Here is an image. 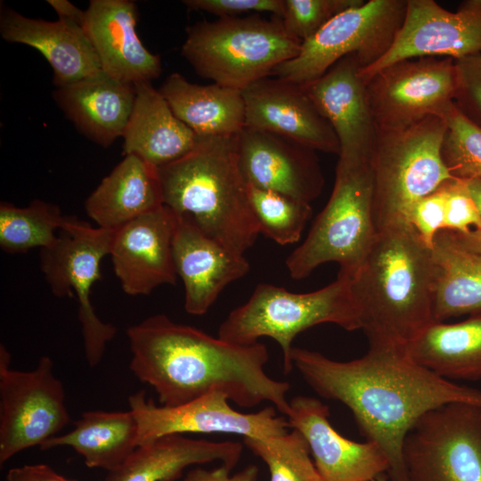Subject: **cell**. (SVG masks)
<instances>
[{
  "label": "cell",
  "mask_w": 481,
  "mask_h": 481,
  "mask_svg": "<svg viewBox=\"0 0 481 481\" xmlns=\"http://www.w3.org/2000/svg\"><path fill=\"white\" fill-rule=\"evenodd\" d=\"M122 138L124 155H135L157 168L187 154L198 141L151 82L135 85V105Z\"/></svg>",
  "instance_id": "26"
},
{
  "label": "cell",
  "mask_w": 481,
  "mask_h": 481,
  "mask_svg": "<svg viewBox=\"0 0 481 481\" xmlns=\"http://www.w3.org/2000/svg\"><path fill=\"white\" fill-rule=\"evenodd\" d=\"M454 233L463 247L481 257V230L472 229L466 233Z\"/></svg>",
  "instance_id": "44"
},
{
  "label": "cell",
  "mask_w": 481,
  "mask_h": 481,
  "mask_svg": "<svg viewBox=\"0 0 481 481\" xmlns=\"http://www.w3.org/2000/svg\"><path fill=\"white\" fill-rule=\"evenodd\" d=\"M58 205L34 200L25 208L0 204V248L8 254L52 246L66 220Z\"/></svg>",
  "instance_id": "32"
},
{
  "label": "cell",
  "mask_w": 481,
  "mask_h": 481,
  "mask_svg": "<svg viewBox=\"0 0 481 481\" xmlns=\"http://www.w3.org/2000/svg\"><path fill=\"white\" fill-rule=\"evenodd\" d=\"M322 323L346 330H361L351 280L338 276L329 285L307 293L259 283L243 305L234 308L218 328V338L236 345H252L268 337L282 352V370H293L292 342L302 331Z\"/></svg>",
  "instance_id": "6"
},
{
  "label": "cell",
  "mask_w": 481,
  "mask_h": 481,
  "mask_svg": "<svg viewBox=\"0 0 481 481\" xmlns=\"http://www.w3.org/2000/svg\"><path fill=\"white\" fill-rule=\"evenodd\" d=\"M445 205L446 194L443 183L435 192L419 200L409 211L407 222L430 249L437 232L444 230Z\"/></svg>",
  "instance_id": "39"
},
{
  "label": "cell",
  "mask_w": 481,
  "mask_h": 481,
  "mask_svg": "<svg viewBox=\"0 0 481 481\" xmlns=\"http://www.w3.org/2000/svg\"><path fill=\"white\" fill-rule=\"evenodd\" d=\"M481 53V0L450 12L434 0H407L404 21L387 52L360 74L366 83L380 69L405 59L458 60Z\"/></svg>",
  "instance_id": "15"
},
{
  "label": "cell",
  "mask_w": 481,
  "mask_h": 481,
  "mask_svg": "<svg viewBox=\"0 0 481 481\" xmlns=\"http://www.w3.org/2000/svg\"><path fill=\"white\" fill-rule=\"evenodd\" d=\"M173 258L184 286V309L193 315L206 314L224 289L244 277L250 268L244 256L228 250L180 217L173 240Z\"/></svg>",
  "instance_id": "22"
},
{
  "label": "cell",
  "mask_w": 481,
  "mask_h": 481,
  "mask_svg": "<svg viewBox=\"0 0 481 481\" xmlns=\"http://www.w3.org/2000/svg\"><path fill=\"white\" fill-rule=\"evenodd\" d=\"M243 441L267 466L269 481H324L306 440L296 429L266 438L244 437Z\"/></svg>",
  "instance_id": "33"
},
{
  "label": "cell",
  "mask_w": 481,
  "mask_h": 481,
  "mask_svg": "<svg viewBox=\"0 0 481 481\" xmlns=\"http://www.w3.org/2000/svg\"><path fill=\"white\" fill-rule=\"evenodd\" d=\"M183 4L192 11L218 16L237 17L249 12H270L281 17L284 0H184Z\"/></svg>",
  "instance_id": "40"
},
{
  "label": "cell",
  "mask_w": 481,
  "mask_h": 481,
  "mask_svg": "<svg viewBox=\"0 0 481 481\" xmlns=\"http://www.w3.org/2000/svg\"><path fill=\"white\" fill-rule=\"evenodd\" d=\"M68 446L84 458L88 468L114 470L139 446V425L134 412L88 411L74 428L46 442L40 449Z\"/></svg>",
  "instance_id": "30"
},
{
  "label": "cell",
  "mask_w": 481,
  "mask_h": 481,
  "mask_svg": "<svg viewBox=\"0 0 481 481\" xmlns=\"http://www.w3.org/2000/svg\"><path fill=\"white\" fill-rule=\"evenodd\" d=\"M177 223L176 214L163 205L114 231L109 256L125 293L145 296L159 286L175 284Z\"/></svg>",
  "instance_id": "17"
},
{
  "label": "cell",
  "mask_w": 481,
  "mask_h": 481,
  "mask_svg": "<svg viewBox=\"0 0 481 481\" xmlns=\"http://www.w3.org/2000/svg\"><path fill=\"white\" fill-rule=\"evenodd\" d=\"M139 425V446L170 435L230 434L266 438L287 432V419L266 406L256 412L233 409L228 397L213 392L177 406L157 405L143 390L128 398Z\"/></svg>",
  "instance_id": "14"
},
{
  "label": "cell",
  "mask_w": 481,
  "mask_h": 481,
  "mask_svg": "<svg viewBox=\"0 0 481 481\" xmlns=\"http://www.w3.org/2000/svg\"><path fill=\"white\" fill-rule=\"evenodd\" d=\"M403 458L409 481H481V407L429 411L407 434Z\"/></svg>",
  "instance_id": "12"
},
{
  "label": "cell",
  "mask_w": 481,
  "mask_h": 481,
  "mask_svg": "<svg viewBox=\"0 0 481 481\" xmlns=\"http://www.w3.org/2000/svg\"><path fill=\"white\" fill-rule=\"evenodd\" d=\"M445 123L441 157L452 176L481 178V128L450 102L438 115Z\"/></svg>",
  "instance_id": "35"
},
{
  "label": "cell",
  "mask_w": 481,
  "mask_h": 481,
  "mask_svg": "<svg viewBox=\"0 0 481 481\" xmlns=\"http://www.w3.org/2000/svg\"><path fill=\"white\" fill-rule=\"evenodd\" d=\"M372 481H389L387 476L386 474L380 475Z\"/></svg>",
  "instance_id": "46"
},
{
  "label": "cell",
  "mask_w": 481,
  "mask_h": 481,
  "mask_svg": "<svg viewBox=\"0 0 481 481\" xmlns=\"http://www.w3.org/2000/svg\"><path fill=\"white\" fill-rule=\"evenodd\" d=\"M159 91L174 114L198 136H233L245 127V104L240 90L215 83L193 84L174 72Z\"/></svg>",
  "instance_id": "28"
},
{
  "label": "cell",
  "mask_w": 481,
  "mask_h": 481,
  "mask_svg": "<svg viewBox=\"0 0 481 481\" xmlns=\"http://www.w3.org/2000/svg\"><path fill=\"white\" fill-rule=\"evenodd\" d=\"M69 420L64 387L52 359L44 355L33 370H15L1 344L0 464L60 435Z\"/></svg>",
  "instance_id": "11"
},
{
  "label": "cell",
  "mask_w": 481,
  "mask_h": 481,
  "mask_svg": "<svg viewBox=\"0 0 481 481\" xmlns=\"http://www.w3.org/2000/svg\"><path fill=\"white\" fill-rule=\"evenodd\" d=\"M377 233L370 159H338L327 204L305 240L286 258L289 276L301 280L318 266L335 262L339 266L338 276L351 280L366 258Z\"/></svg>",
  "instance_id": "7"
},
{
  "label": "cell",
  "mask_w": 481,
  "mask_h": 481,
  "mask_svg": "<svg viewBox=\"0 0 481 481\" xmlns=\"http://www.w3.org/2000/svg\"><path fill=\"white\" fill-rule=\"evenodd\" d=\"M114 231L66 216L56 241L40 249V269L51 292L77 301L85 355L91 367L101 362L117 333L113 324L99 318L91 301V290L101 278V262L110 254Z\"/></svg>",
  "instance_id": "9"
},
{
  "label": "cell",
  "mask_w": 481,
  "mask_h": 481,
  "mask_svg": "<svg viewBox=\"0 0 481 481\" xmlns=\"http://www.w3.org/2000/svg\"><path fill=\"white\" fill-rule=\"evenodd\" d=\"M445 123L431 115L404 128L378 130L370 157L377 231L407 222L412 207L452 179L441 157Z\"/></svg>",
  "instance_id": "8"
},
{
  "label": "cell",
  "mask_w": 481,
  "mask_h": 481,
  "mask_svg": "<svg viewBox=\"0 0 481 481\" xmlns=\"http://www.w3.org/2000/svg\"><path fill=\"white\" fill-rule=\"evenodd\" d=\"M242 452L240 442L166 436L138 446L103 481H176L187 468L214 461L232 469Z\"/></svg>",
  "instance_id": "25"
},
{
  "label": "cell",
  "mask_w": 481,
  "mask_h": 481,
  "mask_svg": "<svg viewBox=\"0 0 481 481\" xmlns=\"http://www.w3.org/2000/svg\"><path fill=\"white\" fill-rule=\"evenodd\" d=\"M405 353L445 379H481V313L460 322L431 323L408 344Z\"/></svg>",
  "instance_id": "29"
},
{
  "label": "cell",
  "mask_w": 481,
  "mask_h": 481,
  "mask_svg": "<svg viewBox=\"0 0 481 481\" xmlns=\"http://www.w3.org/2000/svg\"><path fill=\"white\" fill-rule=\"evenodd\" d=\"M6 481H79L68 478L45 463L26 464L8 470Z\"/></svg>",
  "instance_id": "42"
},
{
  "label": "cell",
  "mask_w": 481,
  "mask_h": 481,
  "mask_svg": "<svg viewBox=\"0 0 481 481\" xmlns=\"http://www.w3.org/2000/svg\"><path fill=\"white\" fill-rule=\"evenodd\" d=\"M247 185L260 233L280 245L298 241L312 216L311 204L276 192Z\"/></svg>",
  "instance_id": "34"
},
{
  "label": "cell",
  "mask_w": 481,
  "mask_h": 481,
  "mask_svg": "<svg viewBox=\"0 0 481 481\" xmlns=\"http://www.w3.org/2000/svg\"><path fill=\"white\" fill-rule=\"evenodd\" d=\"M455 89L452 102L481 128V53L454 60Z\"/></svg>",
  "instance_id": "37"
},
{
  "label": "cell",
  "mask_w": 481,
  "mask_h": 481,
  "mask_svg": "<svg viewBox=\"0 0 481 481\" xmlns=\"http://www.w3.org/2000/svg\"><path fill=\"white\" fill-rule=\"evenodd\" d=\"M0 35L7 42L26 45L39 51L52 67L53 83L56 88L102 70L84 28L73 21L29 18L2 4Z\"/></svg>",
  "instance_id": "23"
},
{
  "label": "cell",
  "mask_w": 481,
  "mask_h": 481,
  "mask_svg": "<svg viewBox=\"0 0 481 481\" xmlns=\"http://www.w3.org/2000/svg\"><path fill=\"white\" fill-rule=\"evenodd\" d=\"M465 180V179H464ZM469 192L481 216V178L465 180Z\"/></svg>",
  "instance_id": "45"
},
{
  "label": "cell",
  "mask_w": 481,
  "mask_h": 481,
  "mask_svg": "<svg viewBox=\"0 0 481 481\" xmlns=\"http://www.w3.org/2000/svg\"><path fill=\"white\" fill-rule=\"evenodd\" d=\"M237 162L246 183L309 203L323 175L315 151L285 137L244 127L236 135Z\"/></svg>",
  "instance_id": "16"
},
{
  "label": "cell",
  "mask_w": 481,
  "mask_h": 481,
  "mask_svg": "<svg viewBox=\"0 0 481 481\" xmlns=\"http://www.w3.org/2000/svg\"><path fill=\"white\" fill-rule=\"evenodd\" d=\"M432 253L435 322L481 313V257L447 230L436 235Z\"/></svg>",
  "instance_id": "31"
},
{
  "label": "cell",
  "mask_w": 481,
  "mask_h": 481,
  "mask_svg": "<svg viewBox=\"0 0 481 481\" xmlns=\"http://www.w3.org/2000/svg\"><path fill=\"white\" fill-rule=\"evenodd\" d=\"M163 204L228 250L242 255L260 233L240 171L236 135L198 136L193 149L159 168Z\"/></svg>",
  "instance_id": "4"
},
{
  "label": "cell",
  "mask_w": 481,
  "mask_h": 481,
  "mask_svg": "<svg viewBox=\"0 0 481 481\" xmlns=\"http://www.w3.org/2000/svg\"><path fill=\"white\" fill-rule=\"evenodd\" d=\"M46 3L55 11L59 19L77 23L84 28L86 11H82L68 0H47Z\"/></svg>",
  "instance_id": "43"
},
{
  "label": "cell",
  "mask_w": 481,
  "mask_h": 481,
  "mask_svg": "<svg viewBox=\"0 0 481 481\" xmlns=\"http://www.w3.org/2000/svg\"><path fill=\"white\" fill-rule=\"evenodd\" d=\"M406 5L407 0H370L340 12L303 41L298 54L279 65L273 76L305 86L351 53L363 68L371 66L391 46Z\"/></svg>",
  "instance_id": "10"
},
{
  "label": "cell",
  "mask_w": 481,
  "mask_h": 481,
  "mask_svg": "<svg viewBox=\"0 0 481 481\" xmlns=\"http://www.w3.org/2000/svg\"><path fill=\"white\" fill-rule=\"evenodd\" d=\"M231 470L223 465L212 469L197 467L189 470L182 481H257V479L258 468L256 465H249L233 475H231Z\"/></svg>",
  "instance_id": "41"
},
{
  "label": "cell",
  "mask_w": 481,
  "mask_h": 481,
  "mask_svg": "<svg viewBox=\"0 0 481 481\" xmlns=\"http://www.w3.org/2000/svg\"><path fill=\"white\" fill-rule=\"evenodd\" d=\"M137 6L131 0H91L84 29L102 70L122 82H151L162 72L160 57L150 52L136 33Z\"/></svg>",
  "instance_id": "21"
},
{
  "label": "cell",
  "mask_w": 481,
  "mask_h": 481,
  "mask_svg": "<svg viewBox=\"0 0 481 481\" xmlns=\"http://www.w3.org/2000/svg\"><path fill=\"white\" fill-rule=\"evenodd\" d=\"M301 44L286 31L280 17L251 14L189 26L181 55L199 76L242 91L273 76L279 65L298 54Z\"/></svg>",
  "instance_id": "5"
},
{
  "label": "cell",
  "mask_w": 481,
  "mask_h": 481,
  "mask_svg": "<svg viewBox=\"0 0 481 481\" xmlns=\"http://www.w3.org/2000/svg\"><path fill=\"white\" fill-rule=\"evenodd\" d=\"M291 360L319 395L345 404L361 433L383 450L389 481H409L404 442L424 414L451 403L481 407L480 389L439 377L412 361L405 349L370 346L363 356L342 362L293 347Z\"/></svg>",
  "instance_id": "1"
},
{
  "label": "cell",
  "mask_w": 481,
  "mask_h": 481,
  "mask_svg": "<svg viewBox=\"0 0 481 481\" xmlns=\"http://www.w3.org/2000/svg\"><path fill=\"white\" fill-rule=\"evenodd\" d=\"M363 0H284L281 20L286 31L301 42L312 37L340 12Z\"/></svg>",
  "instance_id": "36"
},
{
  "label": "cell",
  "mask_w": 481,
  "mask_h": 481,
  "mask_svg": "<svg viewBox=\"0 0 481 481\" xmlns=\"http://www.w3.org/2000/svg\"><path fill=\"white\" fill-rule=\"evenodd\" d=\"M446 194L444 230L466 233L481 230V216L464 179L452 177L444 183Z\"/></svg>",
  "instance_id": "38"
},
{
  "label": "cell",
  "mask_w": 481,
  "mask_h": 481,
  "mask_svg": "<svg viewBox=\"0 0 481 481\" xmlns=\"http://www.w3.org/2000/svg\"><path fill=\"white\" fill-rule=\"evenodd\" d=\"M454 89V60L447 57L402 60L366 82L368 104L378 130L404 128L437 116L452 102Z\"/></svg>",
  "instance_id": "13"
},
{
  "label": "cell",
  "mask_w": 481,
  "mask_h": 481,
  "mask_svg": "<svg viewBox=\"0 0 481 481\" xmlns=\"http://www.w3.org/2000/svg\"><path fill=\"white\" fill-rule=\"evenodd\" d=\"M363 64L348 54L317 79L302 86L332 126L339 143L338 159H370L377 128L368 104Z\"/></svg>",
  "instance_id": "20"
},
{
  "label": "cell",
  "mask_w": 481,
  "mask_h": 481,
  "mask_svg": "<svg viewBox=\"0 0 481 481\" xmlns=\"http://www.w3.org/2000/svg\"><path fill=\"white\" fill-rule=\"evenodd\" d=\"M241 92L245 127L285 137L315 151L339 154L332 126L302 86L267 77Z\"/></svg>",
  "instance_id": "18"
},
{
  "label": "cell",
  "mask_w": 481,
  "mask_h": 481,
  "mask_svg": "<svg viewBox=\"0 0 481 481\" xmlns=\"http://www.w3.org/2000/svg\"><path fill=\"white\" fill-rule=\"evenodd\" d=\"M130 370L156 392L161 405L177 406L213 392L242 408L268 402L287 416L290 385L265 370V344L236 345L165 314L150 316L126 330Z\"/></svg>",
  "instance_id": "2"
},
{
  "label": "cell",
  "mask_w": 481,
  "mask_h": 481,
  "mask_svg": "<svg viewBox=\"0 0 481 481\" xmlns=\"http://www.w3.org/2000/svg\"><path fill=\"white\" fill-rule=\"evenodd\" d=\"M432 249L408 222L378 231L351 288L370 346L405 349L434 319Z\"/></svg>",
  "instance_id": "3"
},
{
  "label": "cell",
  "mask_w": 481,
  "mask_h": 481,
  "mask_svg": "<svg viewBox=\"0 0 481 481\" xmlns=\"http://www.w3.org/2000/svg\"><path fill=\"white\" fill-rule=\"evenodd\" d=\"M329 407L319 399L298 395L289 401V427L306 440L324 481H372L387 474L389 461L374 442L344 437L330 423Z\"/></svg>",
  "instance_id": "19"
},
{
  "label": "cell",
  "mask_w": 481,
  "mask_h": 481,
  "mask_svg": "<svg viewBox=\"0 0 481 481\" xmlns=\"http://www.w3.org/2000/svg\"><path fill=\"white\" fill-rule=\"evenodd\" d=\"M163 205L158 168L125 155L87 197L85 209L98 227L117 230Z\"/></svg>",
  "instance_id": "27"
},
{
  "label": "cell",
  "mask_w": 481,
  "mask_h": 481,
  "mask_svg": "<svg viewBox=\"0 0 481 481\" xmlns=\"http://www.w3.org/2000/svg\"><path fill=\"white\" fill-rule=\"evenodd\" d=\"M53 98L66 118L86 138L109 147L122 137L135 101V85L102 70L58 87Z\"/></svg>",
  "instance_id": "24"
}]
</instances>
